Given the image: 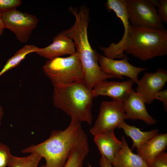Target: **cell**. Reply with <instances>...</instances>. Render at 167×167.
<instances>
[{"mask_svg": "<svg viewBox=\"0 0 167 167\" xmlns=\"http://www.w3.org/2000/svg\"><path fill=\"white\" fill-rule=\"evenodd\" d=\"M126 119L123 102L114 100L103 101L101 104L97 118L90 131L94 135L114 131Z\"/></svg>", "mask_w": 167, "mask_h": 167, "instance_id": "7", "label": "cell"}, {"mask_svg": "<svg viewBox=\"0 0 167 167\" xmlns=\"http://www.w3.org/2000/svg\"><path fill=\"white\" fill-rule=\"evenodd\" d=\"M128 19L131 26L158 29H164L156 9L146 0H126Z\"/></svg>", "mask_w": 167, "mask_h": 167, "instance_id": "6", "label": "cell"}, {"mask_svg": "<svg viewBox=\"0 0 167 167\" xmlns=\"http://www.w3.org/2000/svg\"><path fill=\"white\" fill-rule=\"evenodd\" d=\"M149 167H167V153L163 152L156 156L148 165Z\"/></svg>", "mask_w": 167, "mask_h": 167, "instance_id": "23", "label": "cell"}, {"mask_svg": "<svg viewBox=\"0 0 167 167\" xmlns=\"http://www.w3.org/2000/svg\"><path fill=\"white\" fill-rule=\"evenodd\" d=\"M54 87L53 96L54 106L63 111L74 123L92 124L91 109L94 97L84 80Z\"/></svg>", "mask_w": 167, "mask_h": 167, "instance_id": "3", "label": "cell"}, {"mask_svg": "<svg viewBox=\"0 0 167 167\" xmlns=\"http://www.w3.org/2000/svg\"><path fill=\"white\" fill-rule=\"evenodd\" d=\"M1 16L5 28L13 32L21 43L28 40L39 22L36 16L16 9L2 13Z\"/></svg>", "mask_w": 167, "mask_h": 167, "instance_id": "8", "label": "cell"}, {"mask_svg": "<svg viewBox=\"0 0 167 167\" xmlns=\"http://www.w3.org/2000/svg\"><path fill=\"white\" fill-rule=\"evenodd\" d=\"M155 99L161 101L162 102L165 110L167 109V90H160L157 92L154 96Z\"/></svg>", "mask_w": 167, "mask_h": 167, "instance_id": "25", "label": "cell"}, {"mask_svg": "<svg viewBox=\"0 0 167 167\" xmlns=\"http://www.w3.org/2000/svg\"><path fill=\"white\" fill-rule=\"evenodd\" d=\"M81 122H71L63 130L52 131L44 141L23 149V153H34L44 158L41 167H63L72 149L78 142L87 137Z\"/></svg>", "mask_w": 167, "mask_h": 167, "instance_id": "2", "label": "cell"}, {"mask_svg": "<svg viewBox=\"0 0 167 167\" xmlns=\"http://www.w3.org/2000/svg\"><path fill=\"white\" fill-rule=\"evenodd\" d=\"M40 48L33 45H26L9 59L0 71V77L8 70L17 66L28 54L36 53Z\"/></svg>", "mask_w": 167, "mask_h": 167, "instance_id": "19", "label": "cell"}, {"mask_svg": "<svg viewBox=\"0 0 167 167\" xmlns=\"http://www.w3.org/2000/svg\"><path fill=\"white\" fill-rule=\"evenodd\" d=\"M4 114V112L2 108L0 105V121L2 119Z\"/></svg>", "mask_w": 167, "mask_h": 167, "instance_id": "29", "label": "cell"}, {"mask_svg": "<svg viewBox=\"0 0 167 167\" xmlns=\"http://www.w3.org/2000/svg\"><path fill=\"white\" fill-rule=\"evenodd\" d=\"M5 28L4 24L2 17L1 14L0 13V36L2 34Z\"/></svg>", "mask_w": 167, "mask_h": 167, "instance_id": "27", "label": "cell"}, {"mask_svg": "<svg viewBox=\"0 0 167 167\" xmlns=\"http://www.w3.org/2000/svg\"><path fill=\"white\" fill-rule=\"evenodd\" d=\"M76 52L73 40L62 32L54 36L53 42L47 46L40 48L36 53L49 59L65 55H72Z\"/></svg>", "mask_w": 167, "mask_h": 167, "instance_id": "13", "label": "cell"}, {"mask_svg": "<svg viewBox=\"0 0 167 167\" xmlns=\"http://www.w3.org/2000/svg\"><path fill=\"white\" fill-rule=\"evenodd\" d=\"M94 136V141L101 156H104L112 165L115 154L122 147L121 141L116 137L113 130Z\"/></svg>", "mask_w": 167, "mask_h": 167, "instance_id": "14", "label": "cell"}, {"mask_svg": "<svg viewBox=\"0 0 167 167\" xmlns=\"http://www.w3.org/2000/svg\"><path fill=\"white\" fill-rule=\"evenodd\" d=\"M43 69L54 87L84 80L82 65L77 52L67 57L49 59Z\"/></svg>", "mask_w": 167, "mask_h": 167, "instance_id": "5", "label": "cell"}, {"mask_svg": "<svg viewBox=\"0 0 167 167\" xmlns=\"http://www.w3.org/2000/svg\"><path fill=\"white\" fill-rule=\"evenodd\" d=\"M118 128L122 129L125 133L130 137L132 140V149L138 148L146 142L158 134L157 129L152 130L148 131H143L135 126L127 124L125 121L122 122Z\"/></svg>", "mask_w": 167, "mask_h": 167, "instance_id": "17", "label": "cell"}, {"mask_svg": "<svg viewBox=\"0 0 167 167\" xmlns=\"http://www.w3.org/2000/svg\"><path fill=\"white\" fill-rule=\"evenodd\" d=\"M42 158L38 154L31 153L27 156L19 157L12 155L9 167H38Z\"/></svg>", "mask_w": 167, "mask_h": 167, "instance_id": "20", "label": "cell"}, {"mask_svg": "<svg viewBox=\"0 0 167 167\" xmlns=\"http://www.w3.org/2000/svg\"><path fill=\"white\" fill-rule=\"evenodd\" d=\"M167 81V72L164 69L145 73L136 84V92L142 96L145 103L150 104L155 100V94L162 89Z\"/></svg>", "mask_w": 167, "mask_h": 167, "instance_id": "10", "label": "cell"}, {"mask_svg": "<svg viewBox=\"0 0 167 167\" xmlns=\"http://www.w3.org/2000/svg\"><path fill=\"white\" fill-rule=\"evenodd\" d=\"M142 96L133 89L124 102L126 119H139L148 125L156 123V120L148 113Z\"/></svg>", "mask_w": 167, "mask_h": 167, "instance_id": "12", "label": "cell"}, {"mask_svg": "<svg viewBox=\"0 0 167 167\" xmlns=\"http://www.w3.org/2000/svg\"><path fill=\"white\" fill-rule=\"evenodd\" d=\"M68 10L75 16V21L71 28L63 32L73 41L81 62L84 81L88 88L92 89L99 82L115 78L101 70L98 64V54L89 43L87 33L89 21L88 7L84 5L78 8L71 6Z\"/></svg>", "mask_w": 167, "mask_h": 167, "instance_id": "1", "label": "cell"}, {"mask_svg": "<svg viewBox=\"0 0 167 167\" xmlns=\"http://www.w3.org/2000/svg\"><path fill=\"white\" fill-rule=\"evenodd\" d=\"M121 141L122 147L115 154L112 164L113 167H149L140 156L132 152L124 136Z\"/></svg>", "mask_w": 167, "mask_h": 167, "instance_id": "16", "label": "cell"}, {"mask_svg": "<svg viewBox=\"0 0 167 167\" xmlns=\"http://www.w3.org/2000/svg\"><path fill=\"white\" fill-rule=\"evenodd\" d=\"M98 60L101 69L105 74L121 79L126 76L136 84L139 80V74L147 69L131 65L128 62V57L117 60L98 54Z\"/></svg>", "mask_w": 167, "mask_h": 167, "instance_id": "9", "label": "cell"}, {"mask_svg": "<svg viewBox=\"0 0 167 167\" xmlns=\"http://www.w3.org/2000/svg\"><path fill=\"white\" fill-rule=\"evenodd\" d=\"M158 9L157 13L163 22L167 23V0H159V4Z\"/></svg>", "mask_w": 167, "mask_h": 167, "instance_id": "24", "label": "cell"}, {"mask_svg": "<svg viewBox=\"0 0 167 167\" xmlns=\"http://www.w3.org/2000/svg\"><path fill=\"white\" fill-rule=\"evenodd\" d=\"M134 83L131 79L122 82L105 80L97 83L92 88V92L94 97L107 96L112 100L124 103L132 90Z\"/></svg>", "mask_w": 167, "mask_h": 167, "instance_id": "11", "label": "cell"}, {"mask_svg": "<svg viewBox=\"0 0 167 167\" xmlns=\"http://www.w3.org/2000/svg\"><path fill=\"white\" fill-rule=\"evenodd\" d=\"M152 6L158 8L159 4V0H146Z\"/></svg>", "mask_w": 167, "mask_h": 167, "instance_id": "28", "label": "cell"}, {"mask_svg": "<svg viewBox=\"0 0 167 167\" xmlns=\"http://www.w3.org/2000/svg\"><path fill=\"white\" fill-rule=\"evenodd\" d=\"M22 2L21 0H0V13L16 9Z\"/></svg>", "mask_w": 167, "mask_h": 167, "instance_id": "22", "label": "cell"}, {"mask_svg": "<svg viewBox=\"0 0 167 167\" xmlns=\"http://www.w3.org/2000/svg\"><path fill=\"white\" fill-rule=\"evenodd\" d=\"M125 52L142 61L167 54V30L131 26Z\"/></svg>", "mask_w": 167, "mask_h": 167, "instance_id": "4", "label": "cell"}, {"mask_svg": "<svg viewBox=\"0 0 167 167\" xmlns=\"http://www.w3.org/2000/svg\"><path fill=\"white\" fill-rule=\"evenodd\" d=\"M167 147V134H158L137 148V152L148 166L156 156L164 152Z\"/></svg>", "mask_w": 167, "mask_h": 167, "instance_id": "15", "label": "cell"}, {"mask_svg": "<svg viewBox=\"0 0 167 167\" xmlns=\"http://www.w3.org/2000/svg\"><path fill=\"white\" fill-rule=\"evenodd\" d=\"M12 155L9 148L0 141V167L8 166Z\"/></svg>", "mask_w": 167, "mask_h": 167, "instance_id": "21", "label": "cell"}, {"mask_svg": "<svg viewBox=\"0 0 167 167\" xmlns=\"http://www.w3.org/2000/svg\"><path fill=\"white\" fill-rule=\"evenodd\" d=\"M89 151L88 138L86 137L74 146L63 167H82L84 160Z\"/></svg>", "mask_w": 167, "mask_h": 167, "instance_id": "18", "label": "cell"}, {"mask_svg": "<svg viewBox=\"0 0 167 167\" xmlns=\"http://www.w3.org/2000/svg\"><path fill=\"white\" fill-rule=\"evenodd\" d=\"M100 167H113L111 163L104 156H101L99 161Z\"/></svg>", "mask_w": 167, "mask_h": 167, "instance_id": "26", "label": "cell"}]
</instances>
